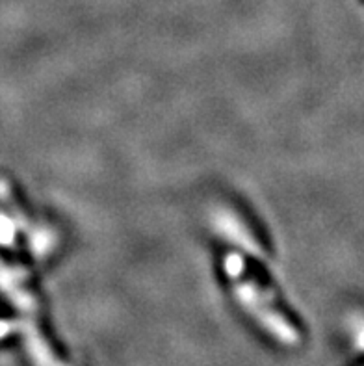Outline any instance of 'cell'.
<instances>
[{"instance_id": "3", "label": "cell", "mask_w": 364, "mask_h": 366, "mask_svg": "<svg viewBox=\"0 0 364 366\" xmlns=\"http://www.w3.org/2000/svg\"><path fill=\"white\" fill-rule=\"evenodd\" d=\"M32 329V327H30ZM28 346H30V351L34 353L35 361L40 366H64L61 362L56 361V357L52 355V351L49 350L45 342L41 341V336L32 329L28 331Z\"/></svg>"}, {"instance_id": "2", "label": "cell", "mask_w": 364, "mask_h": 366, "mask_svg": "<svg viewBox=\"0 0 364 366\" xmlns=\"http://www.w3.org/2000/svg\"><path fill=\"white\" fill-rule=\"evenodd\" d=\"M216 229L221 232L223 236H227L230 242H235L238 246H242V249L251 253V255L262 256V247L257 244L253 236L249 235V231L245 229L244 223H240L235 216H230L229 212H221L216 216Z\"/></svg>"}, {"instance_id": "1", "label": "cell", "mask_w": 364, "mask_h": 366, "mask_svg": "<svg viewBox=\"0 0 364 366\" xmlns=\"http://www.w3.org/2000/svg\"><path fill=\"white\" fill-rule=\"evenodd\" d=\"M223 268L225 273L233 281V288L238 296V301L249 311L251 317L257 318L266 327V331L271 333L277 341L286 346H295L300 342V335L295 331V327L286 318L281 317L279 311H275L271 307L264 292L245 277V262L242 255L229 253L225 256Z\"/></svg>"}]
</instances>
